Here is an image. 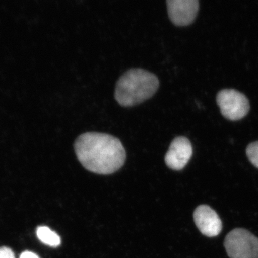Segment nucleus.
<instances>
[{"mask_svg": "<svg viewBox=\"0 0 258 258\" xmlns=\"http://www.w3.org/2000/svg\"><path fill=\"white\" fill-rule=\"evenodd\" d=\"M75 152L87 170L98 174L115 172L124 164L126 153L121 142L111 134L86 132L78 137Z\"/></svg>", "mask_w": 258, "mask_h": 258, "instance_id": "obj_1", "label": "nucleus"}, {"mask_svg": "<svg viewBox=\"0 0 258 258\" xmlns=\"http://www.w3.org/2000/svg\"><path fill=\"white\" fill-rule=\"evenodd\" d=\"M159 86V79L155 74L144 69H132L117 81L115 98L120 106H136L152 98Z\"/></svg>", "mask_w": 258, "mask_h": 258, "instance_id": "obj_2", "label": "nucleus"}, {"mask_svg": "<svg viewBox=\"0 0 258 258\" xmlns=\"http://www.w3.org/2000/svg\"><path fill=\"white\" fill-rule=\"evenodd\" d=\"M225 247L230 258H258V238L244 229L231 231Z\"/></svg>", "mask_w": 258, "mask_h": 258, "instance_id": "obj_3", "label": "nucleus"}, {"mask_svg": "<svg viewBox=\"0 0 258 258\" xmlns=\"http://www.w3.org/2000/svg\"><path fill=\"white\" fill-rule=\"evenodd\" d=\"M217 103L227 119H242L249 111V103L243 93L235 89H224L217 95Z\"/></svg>", "mask_w": 258, "mask_h": 258, "instance_id": "obj_4", "label": "nucleus"}, {"mask_svg": "<svg viewBox=\"0 0 258 258\" xmlns=\"http://www.w3.org/2000/svg\"><path fill=\"white\" fill-rule=\"evenodd\" d=\"M166 5L171 21L177 26L192 23L200 8L198 0H167Z\"/></svg>", "mask_w": 258, "mask_h": 258, "instance_id": "obj_5", "label": "nucleus"}, {"mask_svg": "<svg viewBox=\"0 0 258 258\" xmlns=\"http://www.w3.org/2000/svg\"><path fill=\"white\" fill-rule=\"evenodd\" d=\"M193 149L189 139L177 137L171 142L165 155V163L173 170H181L189 162Z\"/></svg>", "mask_w": 258, "mask_h": 258, "instance_id": "obj_6", "label": "nucleus"}, {"mask_svg": "<svg viewBox=\"0 0 258 258\" xmlns=\"http://www.w3.org/2000/svg\"><path fill=\"white\" fill-rule=\"evenodd\" d=\"M194 220L199 230L208 237H216L222 230L220 217L208 205H200L195 210Z\"/></svg>", "mask_w": 258, "mask_h": 258, "instance_id": "obj_7", "label": "nucleus"}, {"mask_svg": "<svg viewBox=\"0 0 258 258\" xmlns=\"http://www.w3.org/2000/svg\"><path fill=\"white\" fill-rule=\"evenodd\" d=\"M37 236L42 243L51 247H57L60 244V236L46 226L37 227Z\"/></svg>", "mask_w": 258, "mask_h": 258, "instance_id": "obj_8", "label": "nucleus"}, {"mask_svg": "<svg viewBox=\"0 0 258 258\" xmlns=\"http://www.w3.org/2000/svg\"><path fill=\"white\" fill-rule=\"evenodd\" d=\"M246 154L249 160L255 167L258 168V141L247 146Z\"/></svg>", "mask_w": 258, "mask_h": 258, "instance_id": "obj_9", "label": "nucleus"}, {"mask_svg": "<svg viewBox=\"0 0 258 258\" xmlns=\"http://www.w3.org/2000/svg\"><path fill=\"white\" fill-rule=\"evenodd\" d=\"M0 258H15L14 252L9 247H0Z\"/></svg>", "mask_w": 258, "mask_h": 258, "instance_id": "obj_10", "label": "nucleus"}, {"mask_svg": "<svg viewBox=\"0 0 258 258\" xmlns=\"http://www.w3.org/2000/svg\"><path fill=\"white\" fill-rule=\"evenodd\" d=\"M20 258H40L36 254L30 252V251H25L20 255Z\"/></svg>", "mask_w": 258, "mask_h": 258, "instance_id": "obj_11", "label": "nucleus"}]
</instances>
